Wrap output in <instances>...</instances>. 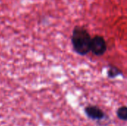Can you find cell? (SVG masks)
<instances>
[{
    "instance_id": "obj_1",
    "label": "cell",
    "mask_w": 127,
    "mask_h": 126,
    "mask_svg": "<svg viewBox=\"0 0 127 126\" xmlns=\"http://www.w3.org/2000/svg\"><path fill=\"white\" fill-rule=\"evenodd\" d=\"M71 42L74 51L80 55H86L91 50L92 38L87 30L80 27H76L72 33Z\"/></svg>"
},
{
    "instance_id": "obj_2",
    "label": "cell",
    "mask_w": 127,
    "mask_h": 126,
    "mask_svg": "<svg viewBox=\"0 0 127 126\" xmlns=\"http://www.w3.org/2000/svg\"><path fill=\"white\" fill-rule=\"evenodd\" d=\"M107 49L105 39L100 36H96L92 39L91 50L96 56L103 55Z\"/></svg>"
},
{
    "instance_id": "obj_3",
    "label": "cell",
    "mask_w": 127,
    "mask_h": 126,
    "mask_svg": "<svg viewBox=\"0 0 127 126\" xmlns=\"http://www.w3.org/2000/svg\"><path fill=\"white\" fill-rule=\"evenodd\" d=\"M84 111L86 116L88 117V118L95 121L103 120L106 117L104 111L102 109H100L99 107L95 105L86 106L84 109Z\"/></svg>"
},
{
    "instance_id": "obj_4",
    "label": "cell",
    "mask_w": 127,
    "mask_h": 126,
    "mask_svg": "<svg viewBox=\"0 0 127 126\" xmlns=\"http://www.w3.org/2000/svg\"><path fill=\"white\" fill-rule=\"evenodd\" d=\"M117 117L122 121H127V106H121L116 111Z\"/></svg>"
},
{
    "instance_id": "obj_5",
    "label": "cell",
    "mask_w": 127,
    "mask_h": 126,
    "mask_svg": "<svg viewBox=\"0 0 127 126\" xmlns=\"http://www.w3.org/2000/svg\"><path fill=\"white\" fill-rule=\"evenodd\" d=\"M107 75H108L109 78L113 79V78L117 77L118 76L122 75V71L116 67L111 66L107 71Z\"/></svg>"
}]
</instances>
